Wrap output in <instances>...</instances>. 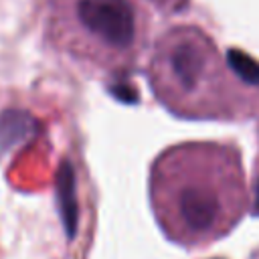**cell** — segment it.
Wrapping results in <instances>:
<instances>
[{
  "label": "cell",
  "instance_id": "obj_1",
  "mask_svg": "<svg viewBox=\"0 0 259 259\" xmlns=\"http://www.w3.org/2000/svg\"><path fill=\"white\" fill-rule=\"evenodd\" d=\"M180 172L172 176L166 196V217L170 231L182 241H206L227 231L239 214V168L221 172Z\"/></svg>",
  "mask_w": 259,
  "mask_h": 259
},
{
  "label": "cell",
  "instance_id": "obj_2",
  "mask_svg": "<svg viewBox=\"0 0 259 259\" xmlns=\"http://www.w3.org/2000/svg\"><path fill=\"white\" fill-rule=\"evenodd\" d=\"M73 18L91 42L111 55L136 45L138 16L130 0H73Z\"/></svg>",
  "mask_w": 259,
  "mask_h": 259
},
{
  "label": "cell",
  "instance_id": "obj_3",
  "mask_svg": "<svg viewBox=\"0 0 259 259\" xmlns=\"http://www.w3.org/2000/svg\"><path fill=\"white\" fill-rule=\"evenodd\" d=\"M162 61L170 87L178 93H192L212 71L214 53L204 34L186 28L166 38Z\"/></svg>",
  "mask_w": 259,
  "mask_h": 259
},
{
  "label": "cell",
  "instance_id": "obj_4",
  "mask_svg": "<svg viewBox=\"0 0 259 259\" xmlns=\"http://www.w3.org/2000/svg\"><path fill=\"white\" fill-rule=\"evenodd\" d=\"M36 119L22 109H6L0 115V154L24 144L36 134Z\"/></svg>",
  "mask_w": 259,
  "mask_h": 259
},
{
  "label": "cell",
  "instance_id": "obj_5",
  "mask_svg": "<svg viewBox=\"0 0 259 259\" xmlns=\"http://www.w3.org/2000/svg\"><path fill=\"white\" fill-rule=\"evenodd\" d=\"M57 198H59V210L63 217V225L67 231V237L73 239L77 233V196H75V172L73 166L65 160L57 172Z\"/></svg>",
  "mask_w": 259,
  "mask_h": 259
},
{
  "label": "cell",
  "instance_id": "obj_6",
  "mask_svg": "<svg viewBox=\"0 0 259 259\" xmlns=\"http://www.w3.org/2000/svg\"><path fill=\"white\" fill-rule=\"evenodd\" d=\"M229 65L233 71L251 85H259V63L241 51H229Z\"/></svg>",
  "mask_w": 259,
  "mask_h": 259
},
{
  "label": "cell",
  "instance_id": "obj_7",
  "mask_svg": "<svg viewBox=\"0 0 259 259\" xmlns=\"http://www.w3.org/2000/svg\"><path fill=\"white\" fill-rule=\"evenodd\" d=\"M253 214L259 217V176H257L255 188H253Z\"/></svg>",
  "mask_w": 259,
  "mask_h": 259
}]
</instances>
